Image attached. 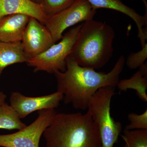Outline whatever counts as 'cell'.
Here are the masks:
<instances>
[{"mask_svg": "<svg viewBox=\"0 0 147 147\" xmlns=\"http://www.w3.org/2000/svg\"><path fill=\"white\" fill-rule=\"evenodd\" d=\"M125 61L123 55H121L112 70L106 73L81 66L67 58L65 71L54 73L57 91L63 94V100L66 105L71 104L74 109L87 110L90 98L98 90L103 87L117 86Z\"/></svg>", "mask_w": 147, "mask_h": 147, "instance_id": "cell-1", "label": "cell"}, {"mask_svg": "<svg viewBox=\"0 0 147 147\" xmlns=\"http://www.w3.org/2000/svg\"><path fill=\"white\" fill-rule=\"evenodd\" d=\"M115 37L114 29L105 22L85 21L67 58L83 67L99 69L113 56Z\"/></svg>", "mask_w": 147, "mask_h": 147, "instance_id": "cell-2", "label": "cell"}, {"mask_svg": "<svg viewBox=\"0 0 147 147\" xmlns=\"http://www.w3.org/2000/svg\"><path fill=\"white\" fill-rule=\"evenodd\" d=\"M42 135L45 147H102L97 125L88 112L56 113Z\"/></svg>", "mask_w": 147, "mask_h": 147, "instance_id": "cell-3", "label": "cell"}, {"mask_svg": "<svg viewBox=\"0 0 147 147\" xmlns=\"http://www.w3.org/2000/svg\"><path fill=\"white\" fill-rule=\"evenodd\" d=\"M115 88L107 86L98 90L90 98L87 112L97 125L102 147H113L122 131L120 122L111 116L110 104L112 97L116 94Z\"/></svg>", "mask_w": 147, "mask_h": 147, "instance_id": "cell-4", "label": "cell"}, {"mask_svg": "<svg viewBox=\"0 0 147 147\" xmlns=\"http://www.w3.org/2000/svg\"><path fill=\"white\" fill-rule=\"evenodd\" d=\"M82 25V23L75 25L69 29L59 42L29 60L26 63L28 65L34 68V72L44 71L54 74L57 71H65L67 58L71 52Z\"/></svg>", "mask_w": 147, "mask_h": 147, "instance_id": "cell-5", "label": "cell"}, {"mask_svg": "<svg viewBox=\"0 0 147 147\" xmlns=\"http://www.w3.org/2000/svg\"><path fill=\"white\" fill-rule=\"evenodd\" d=\"M96 13L87 0H76L67 8L48 17L45 25L56 43L61 39L63 33L69 27L93 19Z\"/></svg>", "mask_w": 147, "mask_h": 147, "instance_id": "cell-6", "label": "cell"}, {"mask_svg": "<svg viewBox=\"0 0 147 147\" xmlns=\"http://www.w3.org/2000/svg\"><path fill=\"white\" fill-rule=\"evenodd\" d=\"M57 113L55 109L38 111L36 119L25 128L12 134L0 135V147H39L44 130Z\"/></svg>", "mask_w": 147, "mask_h": 147, "instance_id": "cell-7", "label": "cell"}, {"mask_svg": "<svg viewBox=\"0 0 147 147\" xmlns=\"http://www.w3.org/2000/svg\"><path fill=\"white\" fill-rule=\"evenodd\" d=\"M21 42L28 60L45 52L55 43L45 25L32 17H30Z\"/></svg>", "mask_w": 147, "mask_h": 147, "instance_id": "cell-8", "label": "cell"}, {"mask_svg": "<svg viewBox=\"0 0 147 147\" xmlns=\"http://www.w3.org/2000/svg\"><path fill=\"white\" fill-rule=\"evenodd\" d=\"M63 98V94L58 91L37 97H29L19 92H13L11 93L9 102L11 106L21 119L35 111L55 109L60 105Z\"/></svg>", "mask_w": 147, "mask_h": 147, "instance_id": "cell-9", "label": "cell"}, {"mask_svg": "<svg viewBox=\"0 0 147 147\" xmlns=\"http://www.w3.org/2000/svg\"><path fill=\"white\" fill-rule=\"evenodd\" d=\"M95 9L105 8L113 9L124 13L133 20L138 29V37L142 48L146 45L147 40V12L142 16L133 9L127 6L121 0H87Z\"/></svg>", "mask_w": 147, "mask_h": 147, "instance_id": "cell-10", "label": "cell"}, {"mask_svg": "<svg viewBox=\"0 0 147 147\" xmlns=\"http://www.w3.org/2000/svg\"><path fill=\"white\" fill-rule=\"evenodd\" d=\"M18 13L34 17L44 25L48 18L42 4L30 0H0V18Z\"/></svg>", "mask_w": 147, "mask_h": 147, "instance_id": "cell-11", "label": "cell"}, {"mask_svg": "<svg viewBox=\"0 0 147 147\" xmlns=\"http://www.w3.org/2000/svg\"><path fill=\"white\" fill-rule=\"evenodd\" d=\"M30 17L26 14L18 13L0 18V42H21Z\"/></svg>", "mask_w": 147, "mask_h": 147, "instance_id": "cell-12", "label": "cell"}, {"mask_svg": "<svg viewBox=\"0 0 147 147\" xmlns=\"http://www.w3.org/2000/svg\"><path fill=\"white\" fill-rule=\"evenodd\" d=\"M117 87L121 91L129 89L136 91V94L141 100L147 102V64L145 62L139 67V70L129 79L119 81Z\"/></svg>", "mask_w": 147, "mask_h": 147, "instance_id": "cell-13", "label": "cell"}, {"mask_svg": "<svg viewBox=\"0 0 147 147\" xmlns=\"http://www.w3.org/2000/svg\"><path fill=\"white\" fill-rule=\"evenodd\" d=\"M28 61L21 42H0V76L5 69L9 66L16 63H26Z\"/></svg>", "mask_w": 147, "mask_h": 147, "instance_id": "cell-14", "label": "cell"}, {"mask_svg": "<svg viewBox=\"0 0 147 147\" xmlns=\"http://www.w3.org/2000/svg\"><path fill=\"white\" fill-rule=\"evenodd\" d=\"M26 126L10 105L5 102L0 105V129L19 130Z\"/></svg>", "mask_w": 147, "mask_h": 147, "instance_id": "cell-15", "label": "cell"}, {"mask_svg": "<svg viewBox=\"0 0 147 147\" xmlns=\"http://www.w3.org/2000/svg\"><path fill=\"white\" fill-rule=\"evenodd\" d=\"M121 136L124 142L123 147H147V129H124Z\"/></svg>", "mask_w": 147, "mask_h": 147, "instance_id": "cell-16", "label": "cell"}, {"mask_svg": "<svg viewBox=\"0 0 147 147\" xmlns=\"http://www.w3.org/2000/svg\"><path fill=\"white\" fill-rule=\"evenodd\" d=\"M76 1V0H42V5L45 13L48 18L67 8Z\"/></svg>", "mask_w": 147, "mask_h": 147, "instance_id": "cell-17", "label": "cell"}, {"mask_svg": "<svg viewBox=\"0 0 147 147\" xmlns=\"http://www.w3.org/2000/svg\"><path fill=\"white\" fill-rule=\"evenodd\" d=\"M127 118L129 124L127 125L125 129L127 130L147 129V110L140 115L136 113H129Z\"/></svg>", "mask_w": 147, "mask_h": 147, "instance_id": "cell-18", "label": "cell"}, {"mask_svg": "<svg viewBox=\"0 0 147 147\" xmlns=\"http://www.w3.org/2000/svg\"><path fill=\"white\" fill-rule=\"evenodd\" d=\"M147 59V43L139 52L130 53L127 58L125 63L129 68L134 69L143 65Z\"/></svg>", "mask_w": 147, "mask_h": 147, "instance_id": "cell-19", "label": "cell"}, {"mask_svg": "<svg viewBox=\"0 0 147 147\" xmlns=\"http://www.w3.org/2000/svg\"><path fill=\"white\" fill-rule=\"evenodd\" d=\"M6 95L3 92L0 91V105L5 102Z\"/></svg>", "mask_w": 147, "mask_h": 147, "instance_id": "cell-20", "label": "cell"}, {"mask_svg": "<svg viewBox=\"0 0 147 147\" xmlns=\"http://www.w3.org/2000/svg\"><path fill=\"white\" fill-rule=\"evenodd\" d=\"M30 1L39 4H42V0H30Z\"/></svg>", "mask_w": 147, "mask_h": 147, "instance_id": "cell-21", "label": "cell"}, {"mask_svg": "<svg viewBox=\"0 0 147 147\" xmlns=\"http://www.w3.org/2000/svg\"><path fill=\"white\" fill-rule=\"evenodd\" d=\"M144 5H145V9H146V12H147V0H142Z\"/></svg>", "mask_w": 147, "mask_h": 147, "instance_id": "cell-22", "label": "cell"}]
</instances>
